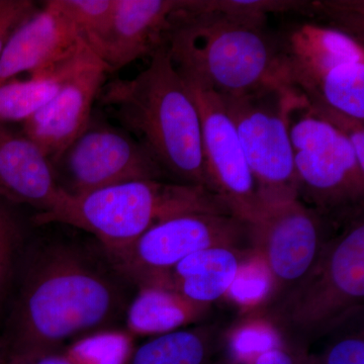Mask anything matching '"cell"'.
<instances>
[{"label":"cell","instance_id":"1","mask_svg":"<svg viewBox=\"0 0 364 364\" xmlns=\"http://www.w3.org/2000/svg\"><path fill=\"white\" fill-rule=\"evenodd\" d=\"M14 280L18 289L0 346L6 358L58 350L117 329L136 291L100 242L79 235L30 237Z\"/></svg>","mask_w":364,"mask_h":364},{"label":"cell","instance_id":"2","mask_svg":"<svg viewBox=\"0 0 364 364\" xmlns=\"http://www.w3.org/2000/svg\"><path fill=\"white\" fill-rule=\"evenodd\" d=\"M164 46L186 85L220 97L289 86L279 33L263 14L223 9L214 0H179Z\"/></svg>","mask_w":364,"mask_h":364},{"label":"cell","instance_id":"3","mask_svg":"<svg viewBox=\"0 0 364 364\" xmlns=\"http://www.w3.org/2000/svg\"><path fill=\"white\" fill-rule=\"evenodd\" d=\"M150 58L149 66L136 77L105 83L97 100L114 109L124 130L145 148L168 181L212 191L195 97L165 46Z\"/></svg>","mask_w":364,"mask_h":364},{"label":"cell","instance_id":"4","mask_svg":"<svg viewBox=\"0 0 364 364\" xmlns=\"http://www.w3.org/2000/svg\"><path fill=\"white\" fill-rule=\"evenodd\" d=\"M188 213L232 214L212 191L169 181H134L80 196L62 191L35 226L58 224L92 236L109 254L131 245L158 223Z\"/></svg>","mask_w":364,"mask_h":364},{"label":"cell","instance_id":"5","mask_svg":"<svg viewBox=\"0 0 364 364\" xmlns=\"http://www.w3.org/2000/svg\"><path fill=\"white\" fill-rule=\"evenodd\" d=\"M364 311V218L340 227L317 262L282 299L262 311L286 345L311 346Z\"/></svg>","mask_w":364,"mask_h":364},{"label":"cell","instance_id":"6","mask_svg":"<svg viewBox=\"0 0 364 364\" xmlns=\"http://www.w3.org/2000/svg\"><path fill=\"white\" fill-rule=\"evenodd\" d=\"M282 71L314 111L364 121V46L328 26L296 23L279 33Z\"/></svg>","mask_w":364,"mask_h":364},{"label":"cell","instance_id":"7","mask_svg":"<svg viewBox=\"0 0 364 364\" xmlns=\"http://www.w3.org/2000/svg\"><path fill=\"white\" fill-rule=\"evenodd\" d=\"M298 198L337 227L363 215L364 167L346 136L301 98L289 112Z\"/></svg>","mask_w":364,"mask_h":364},{"label":"cell","instance_id":"8","mask_svg":"<svg viewBox=\"0 0 364 364\" xmlns=\"http://www.w3.org/2000/svg\"><path fill=\"white\" fill-rule=\"evenodd\" d=\"M220 98L240 139L264 213L299 200L289 117L303 97L291 86H275Z\"/></svg>","mask_w":364,"mask_h":364},{"label":"cell","instance_id":"9","mask_svg":"<svg viewBox=\"0 0 364 364\" xmlns=\"http://www.w3.org/2000/svg\"><path fill=\"white\" fill-rule=\"evenodd\" d=\"M215 246L255 249L253 225L231 214L188 213L158 223L131 245L109 255L136 287L186 256Z\"/></svg>","mask_w":364,"mask_h":364},{"label":"cell","instance_id":"10","mask_svg":"<svg viewBox=\"0 0 364 364\" xmlns=\"http://www.w3.org/2000/svg\"><path fill=\"white\" fill-rule=\"evenodd\" d=\"M52 166L59 188L70 196L85 195L123 182L168 181L129 132L95 114Z\"/></svg>","mask_w":364,"mask_h":364},{"label":"cell","instance_id":"11","mask_svg":"<svg viewBox=\"0 0 364 364\" xmlns=\"http://www.w3.org/2000/svg\"><path fill=\"white\" fill-rule=\"evenodd\" d=\"M253 226L256 249L273 282L265 310L304 279L340 228L299 200L268 208Z\"/></svg>","mask_w":364,"mask_h":364},{"label":"cell","instance_id":"12","mask_svg":"<svg viewBox=\"0 0 364 364\" xmlns=\"http://www.w3.org/2000/svg\"><path fill=\"white\" fill-rule=\"evenodd\" d=\"M188 86L200 112L203 158L210 188L232 214L256 224L264 210L233 122L219 95Z\"/></svg>","mask_w":364,"mask_h":364},{"label":"cell","instance_id":"13","mask_svg":"<svg viewBox=\"0 0 364 364\" xmlns=\"http://www.w3.org/2000/svg\"><path fill=\"white\" fill-rule=\"evenodd\" d=\"M179 0H114L104 28L85 39L109 73L164 46L170 18Z\"/></svg>","mask_w":364,"mask_h":364},{"label":"cell","instance_id":"14","mask_svg":"<svg viewBox=\"0 0 364 364\" xmlns=\"http://www.w3.org/2000/svg\"><path fill=\"white\" fill-rule=\"evenodd\" d=\"M107 67L93 54L21 131L51 160L57 159L90 123L92 107L105 85Z\"/></svg>","mask_w":364,"mask_h":364},{"label":"cell","instance_id":"15","mask_svg":"<svg viewBox=\"0 0 364 364\" xmlns=\"http://www.w3.org/2000/svg\"><path fill=\"white\" fill-rule=\"evenodd\" d=\"M82 36L50 0L14 33L0 55V85L23 73H40L76 49Z\"/></svg>","mask_w":364,"mask_h":364},{"label":"cell","instance_id":"16","mask_svg":"<svg viewBox=\"0 0 364 364\" xmlns=\"http://www.w3.org/2000/svg\"><path fill=\"white\" fill-rule=\"evenodd\" d=\"M11 124H0V198L48 212L62 191L52 162L39 145Z\"/></svg>","mask_w":364,"mask_h":364},{"label":"cell","instance_id":"17","mask_svg":"<svg viewBox=\"0 0 364 364\" xmlns=\"http://www.w3.org/2000/svg\"><path fill=\"white\" fill-rule=\"evenodd\" d=\"M255 249L215 246L196 251L142 286L168 287L189 301L213 306L224 299L242 263Z\"/></svg>","mask_w":364,"mask_h":364},{"label":"cell","instance_id":"18","mask_svg":"<svg viewBox=\"0 0 364 364\" xmlns=\"http://www.w3.org/2000/svg\"><path fill=\"white\" fill-rule=\"evenodd\" d=\"M212 311L168 287L141 286L127 309L124 329L134 338H151L207 322Z\"/></svg>","mask_w":364,"mask_h":364},{"label":"cell","instance_id":"19","mask_svg":"<svg viewBox=\"0 0 364 364\" xmlns=\"http://www.w3.org/2000/svg\"><path fill=\"white\" fill-rule=\"evenodd\" d=\"M95 52L85 39L70 55L56 65L32 74L26 79L14 78L0 85V124L25 123L52 100L72 74Z\"/></svg>","mask_w":364,"mask_h":364},{"label":"cell","instance_id":"20","mask_svg":"<svg viewBox=\"0 0 364 364\" xmlns=\"http://www.w3.org/2000/svg\"><path fill=\"white\" fill-rule=\"evenodd\" d=\"M225 327L205 322L151 337L135 347L126 364H208L223 352Z\"/></svg>","mask_w":364,"mask_h":364},{"label":"cell","instance_id":"21","mask_svg":"<svg viewBox=\"0 0 364 364\" xmlns=\"http://www.w3.org/2000/svg\"><path fill=\"white\" fill-rule=\"evenodd\" d=\"M286 345L279 330L262 312L246 314L225 327L223 354L234 364H252L263 352Z\"/></svg>","mask_w":364,"mask_h":364},{"label":"cell","instance_id":"22","mask_svg":"<svg viewBox=\"0 0 364 364\" xmlns=\"http://www.w3.org/2000/svg\"><path fill=\"white\" fill-rule=\"evenodd\" d=\"M273 282L269 270L257 249L242 263L224 299L240 315L261 312L269 305Z\"/></svg>","mask_w":364,"mask_h":364},{"label":"cell","instance_id":"23","mask_svg":"<svg viewBox=\"0 0 364 364\" xmlns=\"http://www.w3.org/2000/svg\"><path fill=\"white\" fill-rule=\"evenodd\" d=\"M134 339L117 328L86 335L64 348L80 364H126L135 348Z\"/></svg>","mask_w":364,"mask_h":364},{"label":"cell","instance_id":"24","mask_svg":"<svg viewBox=\"0 0 364 364\" xmlns=\"http://www.w3.org/2000/svg\"><path fill=\"white\" fill-rule=\"evenodd\" d=\"M28 240L23 223L0 198V301L13 287Z\"/></svg>","mask_w":364,"mask_h":364},{"label":"cell","instance_id":"25","mask_svg":"<svg viewBox=\"0 0 364 364\" xmlns=\"http://www.w3.org/2000/svg\"><path fill=\"white\" fill-rule=\"evenodd\" d=\"M318 364H364V311L347 320L325 337Z\"/></svg>","mask_w":364,"mask_h":364},{"label":"cell","instance_id":"26","mask_svg":"<svg viewBox=\"0 0 364 364\" xmlns=\"http://www.w3.org/2000/svg\"><path fill=\"white\" fill-rule=\"evenodd\" d=\"M75 26L83 39L102 30L109 21L114 0H50Z\"/></svg>","mask_w":364,"mask_h":364},{"label":"cell","instance_id":"27","mask_svg":"<svg viewBox=\"0 0 364 364\" xmlns=\"http://www.w3.org/2000/svg\"><path fill=\"white\" fill-rule=\"evenodd\" d=\"M363 1H316L315 14L331 20V28L363 42Z\"/></svg>","mask_w":364,"mask_h":364},{"label":"cell","instance_id":"28","mask_svg":"<svg viewBox=\"0 0 364 364\" xmlns=\"http://www.w3.org/2000/svg\"><path fill=\"white\" fill-rule=\"evenodd\" d=\"M39 9L33 0H0V55L16 31Z\"/></svg>","mask_w":364,"mask_h":364},{"label":"cell","instance_id":"29","mask_svg":"<svg viewBox=\"0 0 364 364\" xmlns=\"http://www.w3.org/2000/svg\"><path fill=\"white\" fill-rule=\"evenodd\" d=\"M6 364H80L65 348L54 351L31 352L7 358Z\"/></svg>","mask_w":364,"mask_h":364},{"label":"cell","instance_id":"30","mask_svg":"<svg viewBox=\"0 0 364 364\" xmlns=\"http://www.w3.org/2000/svg\"><path fill=\"white\" fill-rule=\"evenodd\" d=\"M265 364H318L316 354L311 356L296 355V354H280L270 358Z\"/></svg>","mask_w":364,"mask_h":364},{"label":"cell","instance_id":"31","mask_svg":"<svg viewBox=\"0 0 364 364\" xmlns=\"http://www.w3.org/2000/svg\"><path fill=\"white\" fill-rule=\"evenodd\" d=\"M208 364H234L232 363L231 360H230L229 358H227L225 354H221V355L218 356L217 358L215 359V360H213L212 363Z\"/></svg>","mask_w":364,"mask_h":364},{"label":"cell","instance_id":"32","mask_svg":"<svg viewBox=\"0 0 364 364\" xmlns=\"http://www.w3.org/2000/svg\"><path fill=\"white\" fill-rule=\"evenodd\" d=\"M6 355L4 354V350H2L1 347H0V364H6Z\"/></svg>","mask_w":364,"mask_h":364}]
</instances>
